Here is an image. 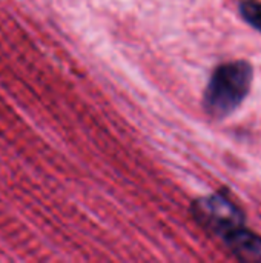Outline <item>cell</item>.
Wrapping results in <instances>:
<instances>
[{"mask_svg": "<svg viewBox=\"0 0 261 263\" xmlns=\"http://www.w3.org/2000/svg\"><path fill=\"white\" fill-rule=\"evenodd\" d=\"M252 79L254 69L246 60L228 62L215 68L203 94L205 111L214 119L231 116L248 97Z\"/></svg>", "mask_w": 261, "mask_h": 263, "instance_id": "obj_1", "label": "cell"}, {"mask_svg": "<svg viewBox=\"0 0 261 263\" xmlns=\"http://www.w3.org/2000/svg\"><path fill=\"white\" fill-rule=\"evenodd\" d=\"M191 210L194 219L202 228L222 239L245 225L243 211L223 193L194 200Z\"/></svg>", "mask_w": 261, "mask_h": 263, "instance_id": "obj_2", "label": "cell"}, {"mask_svg": "<svg viewBox=\"0 0 261 263\" xmlns=\"http://www.w3.org/2000/svg\"><path fill=\"white\" fill-rule=\"evenodd\" d=\"M225 243L238 260L249 263L261 262V237L252 231L245 230V227L229 233L225 237Z\"/></svg>", "mask_w": 261, "mask_h": 263, "instance_id": "obj_3", "label": "cell"}, {"mask_svg": "<svg viewBox=\"0 0 261 263\" xmlns=\"http://www.w3.org/2000/svg\"><path fill=\"white\" fill-rule=\"evenodd\" d=\"M240 12L243 18L257 31L261 32V3L257 0H242Z\"/></svg>", "mask_w": 261, "mask_h": 263, "instance_id": "obj_4", "label": "cell"}]
</instances>
